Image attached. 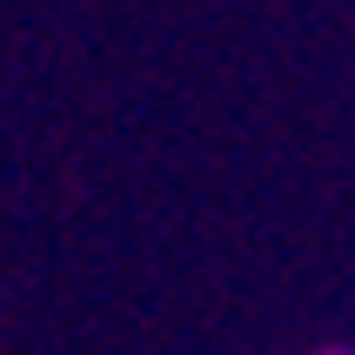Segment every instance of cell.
Masks as SVG:
<instances>
[{
	"label": "cell",
	"instance_id": "1",
	"mask_svg": "<svg viewBox=\"0 0 355 355\" xmlns=\"http://www.w3.org/2000/svg\"><path fill=\"white\" fill-rule=\"evenodd\" d=\"M329 355H349V349H329Z\"/></svg>",
	"mask_w": 355,
	"mask_h": 355
}]
</instances>
